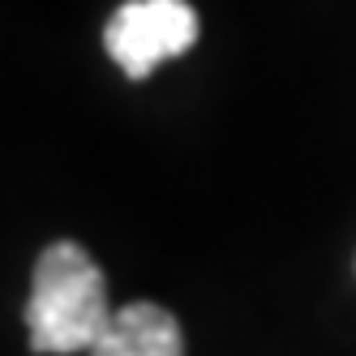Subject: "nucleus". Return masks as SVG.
Instances as JSON below:
<instances>
[{
  "label": "nucleus",
  "instance_id": "nucleus-3",
  "mask_svg": "<svg viewBox=\"0 0 356 356\" xmlns=\"http://www.w3.org/2000/svg\"><path fill=\"white\" fill-rule=\"evenodd\" d=\"M90 356H185V335L163 305L134 300L112 314Z\"/></svg>",
  "mask_w": 356,
  "mask_h": 356
},
{
  "label": "nucleus",
  "instance_id": "nucleus-1",
  "mask_svg": "<svg viewBox=\"0 0 356 356\" xmlns=\"http://www.w3.org/2000/svg\"><path fill=\"white\" fill-rule=\"evenodd\" d=\"M112 314L116 309L108 305V279L82 245L56 241L39 253L26 300V330L35 352H90L108 330Z\"/></svg>",
  "mask_w": 356,
  "mask_h": 356
},
{
  "label": "nucleus",
  "instance_id": "nucleus-2",
  "mask_svg": "<svg viewBox=\"0 0 356 356\" xmlns=\"http://www.w3.org/2000/svg\"><path fill=\"white\" fill-rule=\"evenodd\" d=\"M197 43V13L189 0H129L120 5L104 31L108 56L124 78H150L163 60L189 52Z\"/></svg>",
  "mask_w": 356,
  "mask_h": 356
}]
</instances>
